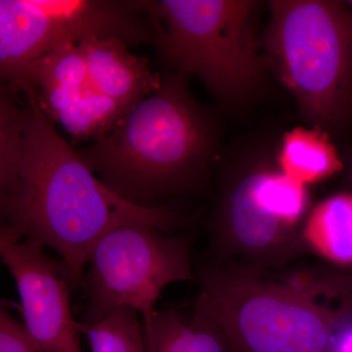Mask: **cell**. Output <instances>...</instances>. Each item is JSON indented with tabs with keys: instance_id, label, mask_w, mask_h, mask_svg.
Returning <instances> with one entry per match:
<instances>
[{
	"instance_id": "1",
	"label": "cell",
	"mask_w": 352,
	"mask_h": 352,
	"mask_svg": "<svg viewBox=\"0 0 352 352\" xmlns=\"http://www.w3.org/2000/svg\"><path fill=\"white\" fill-rule=\"evenodd\" d=\"M17 88L27 97L24 142L17 168L0 180V230L54 250L76 289L106 234L135 224L168 233L183 226L166 206L139 207L113 193L60 135L32 87Z\"/></svg>"
},
{
	"instance_id": "2",
	"label": "cell",
	"mask_w": 352,
	"mask_h": 352,
	"mask_svg": "<svg viewBox=\"0 0 352 352\" xmlns=\"http://www.w3.org/2000/svg\"><path fill=\"white\" fill-rule=\"evenodd\" d=\"M270 268L215 263L201 272L194 310L210 319L227 352H338L352 312L340 280L271 276Z\"/></svg>"
},
{
	"instance_id": "3",
	"label": "cell",
	"mask_w": 352,
	"mask_h": 352,
	"mask_svg": "<svg viewBox=\"0 0 352 352\" xmlns=\"http://www.w3.org/2000/svg\"><path fill=\"white\" fill-rule=\"evenodd\" d=\"M185 78H164L110 133L78 151L104 185L133 205L163 207L199 186L208 168L212 126Z\"/></svg>"
},
{
	"instance_id": "4",
	"label": "cell",
	"mask_w": 352,
	"mask_h": 352,
	"mask_svg": "<svg viewBox=\"0 0 352 352\" xmlns=\"http://www.w3.org/2000/svg\"><path fill=\"white\" fill-rule=\"evenodd\" d=\"M266 53L303 113L321 131L352 113V10L328 0L271 1Z\"/></svg>"
},
{
	"instance_id": "5",
	"label": "cell",
	"mask_w": 352,
	"mask_h": 352,
	"mask_svg": "<svg viewBox=\"0 0 352 352\" xmlns=\"http://www.w3.org/2000/svg\"><path fill=\"white\" fill-rule=\"evenodd\" d=\"M156 25L162 59L195 76L227 102L247 98L263 75L259 3L250 0L145 1Z\"/></svg>"
},
{
	"instance_id": "6",
	"label": "cell",
	"mask_w": 352,
	"mask_h": 352,
	"mask_svg": "<svg viewBox=\"0 0 352 352\" xmlns=\"http://www.w3.org/2000/svg\"><path fill=\"white\" fill-rule=\"evenodd\" d=\"M190 247L187 236L144 224L106 234L95 245L83 278L82 322L96 323L127 307L148 323L163 289L191 279Z\"/></svg>"
},
{
	"instance_id": "7",
	"label": "cell",
	"mask_w": 352,
	"mask_h": 352,
	"mask_svg": "<svg viewBox=\"0 0 352 352\" xmlns=\"http://www.w3.org/2000/svg\"><path fill=\"white\" fill-rule=\"evenodd\" d=\"M90 36L124 43H157L145 1H0V69L12 80L28 65L66 43Z\"/></svg>"
},
{
	"instance_id": "8",
	"label": "cell",
	"mask_w": 352,
	"mask_h": 352,
	"mask_svg": "<svg viewBox=\"0 0 352 352\" xmlns=\"http://www.w3.org/2000/svg\"><path fill=\"white\" fill-rule=\"evenodd\" d=\"M307 185L281 171H251L227 188L212 224L217 263L234 256L245 265L272 268L307 247L296 232L308 207Z\"/></svg>"
},
{
	"instance_id": "9",
	"label": "cell",
	"mask_w": 352,
	"mask_h": 352,
	"mask_svg": "<svg viewBox=\"0 0 352 352\" xmlns=\"http://www.w3.org/2000/svg\"><path fill=\"white\" fill-rule=\"evenodd\" d=\"M0 256L14 278L24 326L41 352H82L78 322L73 316L75 287L61 261L50 258L45 245L18 240L0 230Z\"/></svg>"
},
{
	"instance_id": "10",
	"label": "cell",
	"mask_w": 352,
	"mask_h": 352,
	"mask_svg": "<svg viewBox=\"0 0 352 352\" xmlns=\"http://www.w3.org/2000/svg\"><path fill=\"white\" fill-rule=\"evenodd\" d=\"M76 44L94 87L126 110L161 87L162 78L153 73L147 60L131 54L124 41L90 36Z\"/></svg>"
},
{
	"instance_id": "11",
	"label": "cell",
	"mask_w": 352,
	"mask_h": 352,
	"mask_svg": "<svg viewBox=\"0 0 352 352\" xmlns=\"http://www.w3.org/2000/svg\"><path fill=\"white\" fill-rule=\"evenodd\" d=\"M19 85L31 87L39 105L51 120L58 122L69 135L78 140L103 138L129 112L102 94L90 78L65 85Z\"/></svg>"
},
{
	"instance_id": "12",
	"label": "cell",
	"mask_w": 352,
	"mask_h": 352,
	"mask_svg": "<svg viewBox=\"0 0 352 352\" xmlns=\"http://www.w3.org/2000/svg\"><path fill=\"white\" fill-rule=\"evenodd\" d=\"M142 333L146 352H227L219 327L194 309L191 314L156 310L151 320L142 322Z\"/></svg>"
},
{
	"instance_id": "13",
	"label": "cell",
	"mask_w": 352,
	"mask_h": 352,
	"mask_svg": "<svg viewBox=\"0 0 352 352\" xmlns=\"http://www.w3.org/2000/svg\"><path fill=\"white\" fill-rule=\"evenodd\" d=\"M302 238L310 251L329 263L352 265V193H339L310 212Z\"/></svg>"
},
{
	"instance_id": "14",
	"label": "cell",
	"mask_w": 352,
	"mask_h": 352,
	"mask_svg": "<svg viewBox=\"0 0 352 352\" xmlns=\"http://www.w3.org/2000/svg\"><path fill=\"white\" fill-rule=\"evenodd\" d=\"M278 163L282 173L305 185L323 182L342 170L335 146L317 127H296L287 132Z\"/></svg>"
},
{
	"instance_id": "15",
	"label": "cell",
	"mask_w": 352,
	"mask_h": 352,
	"mask_svg": "<svg viewBox=\"0 0 352 352\" xmlns=\"http://www.w3.org/2000/svg\"><path fill=\"white\" fill-rule=\"evenodd\" d=\"M131 308L116 310L96 323L78 322L92 352H146L142 322Z\"/></svg>"
},
{
	"instance_id": "16",
	"label": "cell",
	"mask_w": 352,
	"mask_h": 352,
	"mask_svg": "<svg viewBox=\"0 0 352 352\" xmlns=\"http://www.w3.org/2000/svg\"><path fill=\"white\" fill-rule=\"evenodd\" d=\"M0 352H41L20 323L2 303L0 310Z\"/></svg>"
}]
</instances>
